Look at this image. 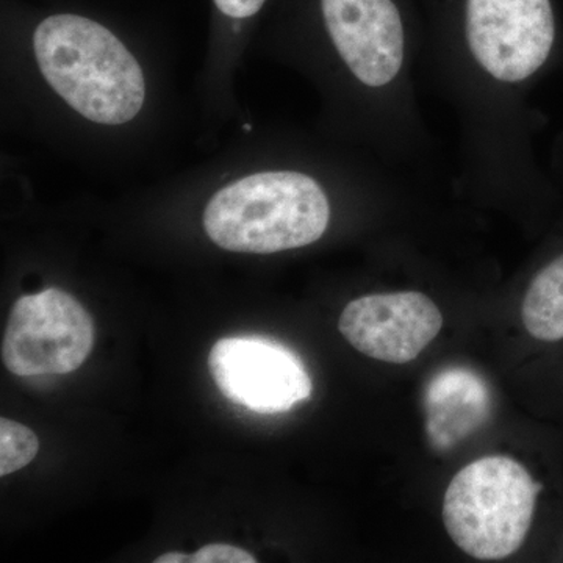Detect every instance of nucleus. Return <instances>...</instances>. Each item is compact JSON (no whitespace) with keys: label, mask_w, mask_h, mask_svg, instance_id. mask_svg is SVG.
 Wrapping results in <instances>:
<instances>
[{"label":"nucleus","mask_w":563,"mask_h":563,"mask_svg":"<svg viewBox=\"0 0 563 563\" xmlns=\"http://www.w3.org/2000/svg\"><path fill=\"white\" fill-rule=\"evenodd\" d=\"M33 49L52 90L87 120L121 125L140 113L146 98L143 70L98 22L55 14L36 29Z\"/></svg>","instance_id":"nucleus-1"},{"label":"nucleus","mask_w":563,"mask_h":563,"mask_svg":"<svg viewBox=\"0 0 563 563\" xmlns=\"http://www.w3.org/2000/svg\"><path fill=\"white\" fill-rule=\"evenodd\" d=\"M331 218L328 196L301 173L252 174L207 203L203 228L225 251L274 254L320 240Z\"/></svg>","instance_id":"nucleus-2"},{"label":"nucleus","mask_w":563,"mask_h":563,"mask_svg":"<svg viewBox=\"0 0 563 563\" xmlns=\"http://www.w3.org/2000/svg\"><path fill=\"white\" fill-rule=\"evenodd\" d=\"M542 488L512 457L479 459L455 474L444 493V528L474 559L509 558L525 543Z\"/></svg>","instance_id":"nucleus-3"},{"label":"nucleus","mask_w":563,"mask_h":563,"mask_svg":"<svg viewBox=\"0 0 563 563\" xmlns=\"http://www.w3.org/2000/svg\"><path fill=\"white\" fill-rule=\"evenodd\" d=\"M95 344L90 313L68 292L49 288L22 296L11 309L2 361L21 377L76 372Z\"/></svg>","instance_id":"nucleus-4"},{"label":"nucleus","mask_w":563,"mask_h":563,"mask_svg":"<svg viewBox=\"0 0 563 563\" xmlns=\"http://www.w3.org/2000/svg\"><path fill=\"white\" fill-rule=\"evenodd\" d=\"M470 49L503 81L528 79L550 57L555 40L551 0H466Z\"/></svg>","instance_id":"nucleus-5"},{"label":"nucleus","mask_w":563,"mask_h":563,"mask_svg":"<svg viewBox=\"0 0 563 563\" xmlns=\"http://www.w3.org/2000/svg\"><path fill=\"white\" fill-rule=\"evenodd\" d=\"M209 369L222 395L251 412L284 413L312 395L298 354L263 336H231L211 347Z\"/></svg>","instance_id":"nucleus-6"},{"label":"nucleus","mask_w":563,"mask_h":563,"mask_svg":"<svg viewBox=\"0 0 563 563\" xmlns=\"http://www.w3.org/2000/svg\"><path fill=\"white\" fill-rule=\"evenodd\" d=\"M439 307L418 291L385 292L344 307L339 329L366 357L404 365L415 361L442 331Z\"/></svg>","instance_id":"nucleus-7"},{"label":"nucleus","mask_w":563,"mask_h":563,"mask_svg":"<svg viewBox=\"0 0 563 563\" xmlns=\"http://www.w3.org/2000/svg\"><path fill=\"white\" fill-rule=\"evenodd\" d=\"M333 46L362 84H390L404 60V25L395 0H321Z\"/></svg>","instance_id":"nucleus-8"},{"label":"nucleus","mask_w":563,"mask_h":563,"mask_svg":"<svg viewBox=\"0 0 563 563\" xmlns=\"http://www.w3.org/2000/svg\"><path fill=\"white\" fill-rule=\"evenodd\" d=\"M428 432L435 446L448 448L484 421L487 387L476 374L454 368L440 373L426 396Z\"/></svg>","instance_id":"nucleus-9"},{"label":"nucleus","mask_w":563,"mask_h":563,"mask_svg":"<svg viewBox=\"0 0 563 563\" xmlns=\"http://www.w3.org/2000/svg\"><path fill=\"white\" fill-rule=\"evenodd\" d=\"M521 318L539 342L563 340V254L533 277L526 291Z\"/></svg>","instance_id":"nucleus-10"},{"label":"nucleus","mask_w":563,"mask_h":563,"mask_svg":"<svg viewBox=\"0 0 563 563\" xmlns=\"http://www.w3.org/2000/svg\"><path fill=\"white\" fill-rule=\"evenodd\" d=\"M38 437L20 422L0 420V474L7 476L24 468L38 454Z\"/></svg>","instance_id":"nucleus-11"},{"label":"nucleus","mask_w":563,"mask_h":563,"mask_svg":"<svg viewBox=\"0 0 563 563\" xmlns=\"http://www.w3.org/2000/svg\"><path fill=\"white\" fill-rule=\"evenodd\" d=\"M254 555L232 544H207L191 555V563H255Z\"/></svg>","instance_id":"nucleus-12"},{"label":"nucleus","mask_w":563,"mask_h":563,"mask_svg":"<svg viewBox=\"0 0 563 563\" xmlns=\"http://www.w3.org/2000/svg\"><path fill=\"white\" fill-rule=\"evenodd\" d=\"M265 2L266 0H214L218 10L225 16L236 18V20L254 16Z\"/></svg>","instance_id":"nucleus-13"},{"label":"nucleus","mask_w":563,"mask_h":563,"mask_svg":"<svg viewBox=\"0 0 563 563\" xmlns=\"http://www.w3.org/2000/svg\"><path fill=\"white\" fill-rule=\"evenodd\" d=\"M191 562V555L181 553L163 554L161 558L155 559V563H188Z\"/></svg>","instance_id":"nucleus-14"}]
</instances>
